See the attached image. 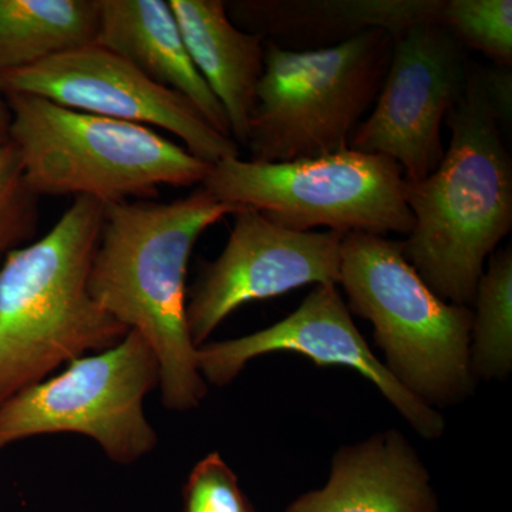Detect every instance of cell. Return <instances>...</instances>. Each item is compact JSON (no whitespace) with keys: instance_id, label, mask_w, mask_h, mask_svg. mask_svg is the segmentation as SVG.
Here are the masks:
<instances>
[{"instance_id":"ba28073f","label":"cell","mask_w":512,"mask_h":512,"mask_svg":"<svg viewBox=\"0 0 512 512\" xmlns=\"http://www.w3.org/2000/svg\"><path fill=\"white\" fill-rule=\"evenodd\" d=\"M160 387L156 352L130 330L111 349L73 360L0 407V451L47 434L96 441L110 461L131 466L156 450L144 400Z\"/></svg>"},{"instance_id":"ffe728a7","label":"cell","mask_w":512,"mask_h":512,"mask_svg":"<svg viewBox=\"0 0 512 512\" xmlns=\"http://www.w3.org/2000/svg\"><path fill=\"white\" fill-rule=\"evenodd\" d=\"M39 225V197L26 185L18 153L12 143L0 146V264L35 235Z\"/></svg>"},{"instance_id":"7402d4cb","label":"cell","mask_w":512,"mask_h":512,"mask_svg":"<svg viewBox=\"0 0 512 512\" xmlns=\"http://www.w3.org/2000/svg\"><path fill=\"white\" fill-rule=\"evenodd\" d=\"M481 76L488 103L498 120L510 121L512 114V73L511 67L483 69Z\"/></svg>"},{"instance_id":"30bf717a","label":"cell","mask_w":512,"mask_h":512,"mask_svg":"<svg viewBox=\"0 0 512 512\" xmlns=\"http://www.w3.org/2000/svg\"><path fill=\"white\" fill-rule=\"evenodd\" d=\"M3 93L32 94L67 109L157 127L180 138L192 156L214 165L239 157L238 144L181 94L160 86L96 43L67 50L0 76Z\"/></svg>"},{"instance_id":"ac0fdd59","label":"cell","mask_w":512,"mask_h":512,"mask_svg":"<svg viewBox=\"0 0 512 512\" xmlns=\"http://www.w3.org/2000/svg\"><path fill=\"white\" fill-rule=\"evenodd\" d=\"M471 329L474 377L504 379L512 369V249L493 252L477 286Z\"/></svg>"},{"instance_id":"8fae6325","label":"cell","mask_w":512,"mask_h":512,"mask_svg":"<svg viewBox=\"0 0 512 512\" xmlns=\"http://www.w3.org/2000/svg\"><path fill=\"white\" fill-rule=\"evenodd\" d=\"M343 237L330 231H292L259 211L239 207L224 251L205 265L187 292L185 316L195 348L249 302L305 285H338Z\"/></svg>"},{"instance_id":"e0dca14e","label":"cell","mask_w":512,"mask_h":512,"mask_svg":"<svg viewBox=\"0 0 512 512\" xmlns=\"http://www.w3.org/2000/svg\"><path fill=\"white\" fill-rule=\"evenodd\" d=\"M99 0H0V76L96 43Z\"/></svg>"},{"instance_id":"7a4b0ae2","label":"cell","mask_w":512,"mask_h":512,"mask_svg":"<svg viewBox=\"0 0 512 512\" xmlns=\"http://www.w3.org/2000/svg\"><path fill=\"white\" fill-rule=\"evenodd\" d=\"M444 124L451 140L439 167L406 180L414 225L402 249L440 299L471 308L485 259L512 229V160L471 60L466 93Z\"/></svg>"},{"instance_id":"5bb4252c","label":"cell","mask_w":512,"mask_h":512,"mask_svg":"<svg viewBox=\"0 0 512 512\" xmlns=\"http://www.w3.org/2000/svg\"><path fill=\"white\" fill-rule=\"evenodd\" d=\"M444 0H256L229 13L249 33L288 50L338 46L372 29L393 37L420 22L440 25Z\"/></svg>"},{"instance_id":"603a6c76","label":"cell","mask_w":512,"mask_h":512,"mask_svg":"<svg viewBox=\"0 0 512 512\" xmlns=\"http://www.w3.org/2000/svg\"><path fill=\"white\" fill-rule=\"evenodd\" d=\"M10 110L5 94L0 90V146L10 143Z\"/></svg>"},{"instance_id":"2e32d148","label":"cell","mask_w":512,"mask_h":512,"mask_svg":"<svg viewBox=\"0 0 512 512\" xmlns=\"http://www.w3.org/2000/svg\"><path fill=\"white\" fill-rule=\"evenodd\" d=\"M202 79L224 107L232 140L247 147L256 89L264 74V37L234 25L221 0H168Z\"/></svg>"},{"instance_id":"3957f363","label":"cell","mask_w":512,"mask_h":512,"mask_svg":"<svg viewBox=\"0 0 512 512\" xmlns=\"http://www.w3.org/2000/svg\"><path fill=\"white\" fill-rule=\"evenodd\" d=\"M104 208L92 198H74L46 235L0 264V407L130 332L90 293Z\"/></svg>"},{"instance_id":"44dd1931","label":"cell","mask_w":512,"mask_h":512,"mask_svg":"<svg viewBox=\"0 0 512 512\" xmlns=\"http://www.w3.org/2000/svg\"><path fill=\"white\" fill-rule=\"evenodd\" d=\"M184 512H256L220 453L198 461L183 488Z\"/></svg>"},{"instance_id":"277c9868","label":"cell","mask_w":512,"mask_h":512,"mask_svg":"<svg viewBox=\"0 0 512 512\" xmlns=\"http://www.w3.org/2000/svg\"><path fill=\"white\" fill-rule=\"evenodd\" d=\"M10 143L29 190L104 205L153 200L158 187L202 184L211 165L153 128L67 109L32 94L3 93Z\"/></svg>"},{"instance_id":"d6986e66","label":"cell","mask_w":512,"mask_h":512,"mask_svg":"<svg viewBox=\"0 0 512 512\" xmlns=\"http://www.w3.org/2000/svg\"><path fill=\"white\" fill-rule=\"evenodd\" d=\"M440 25L495 66L512 64L511 0H444Z\"/></svg>"},{"instance_id":"4fadbf2b","label":"cell","mask_w":512,"mask_h":512,"mask_svg":"<svg viewBox=\"0 0 512 512\" xmlns=\"http://www.w3.org/2000/svg\"><path fill=\"white\" fill-rule=\"evenodd\" d=\"M285 512H440L429 470L400 431L339 448L325 487Z\"/></svg>"},{"instance_id":"8992f818","label":"cell","mask_w":512,"mask_h":512,"mask_svg":"<svg viewBox=\"0 0 512 512\" xmlns=\"http://www.w3.org/2000/svg\"><path fill=\"white\" fill-rule=\"evenodd\" d=\"M393 52L386 30L338 46L288 50L265 40L247 148L256 163H286L349 148L375 104Z\"/></svg>"},{"instance_id":"7c38bea8","label":"cell","mask_w":512,"mask_h":512,"mask_svg":"<svg viewBox=\"0 0 512 512\" xmlns=\"http://www.w3.org/2000/svg\"><path fill=\"white\" fill-rule=\"evenodd\" d=\"M275 352L299 353L318 366L349 367L375 384L421 437L437 440L443 434V416L390 375L357 330L336 285L315 286L295 312L269 328L204 343L197 348V365L205 382L227 386L252 359Z\"/></svg>"},{"instance_id":"5b68a950","label":"cell","mask_w":512,"mask_h":512,"mask_svg":"<svg viewBox=\"0 0 512 512\" xmlns=\"http://www.w3.org/2000/svg\"><path fill=\"white\" fill-rule=\"evenodd\" d=\"M339 284L350 313L369 320L386 369L427 406L463 402L474 390V313L444 302L410 265L402 242L353 232L343 237Z\"/></svg>"},{"instance_id":"52a82bcc","label":"cell","mask_w":512,"mask_h":512,"mask_svg":"<svg viewBox=\"0 0 512 512\" xmlns=\"http://www.w3.org/2000/svg\"><path fill=\"white\" fill-rule=\"evenodd\" d=\"M201 187L217 200L252 208L292 231L409 235L414 220L396 161L346 150L286 163L239 157L211 165Z\"/></svg>"},{"instance_id":"9c48e42d","label":"cell","mask_w":512,"mask_h":512,"mask_svg":"<svg viewBox=\"0 0 512 512\" xmlns=\"http://www.w3.org/2000/svg\"><path fill=\"white\" fill-rule=\"evenodd\" d=\"M468 63L439 23H416L393 37L382 90L349 148L396 161L407 181L429 177L446 151L441 126L466 93Z\"/></svg>"},{"instance_id":"9a60e30c","label":"cell","mask_w":512,"mask_h":512,"mask_svg":"<svg viewBox=\"0 0 512 512\" xmlns=\"http://www.w3.org/2000/svg\"><path fill=\"white\" fill-rule=\"evenodd\" d=\"M96 45L190 100L215 130L231 137L224 107L192 62L167 0H99Z\"/></svg>"},{"instance_id":"6da1fadb","label":"cell","mask_w":512,"mask_h":512,"mask_svg":"<svg viewBox=\"0 0 512 512\" xmlns=\"http://www.w3.org/2000/svg\"><path fill=\"white\" fill-rule=\"evenodd\" d=\"M237 210L202 187L173 202L136 200L104 208L90 293L150 343L160 363L161 402L171 412L197 409L208 393L185 316L191 252L205 229Z\"/></svg>"}]
</instances>
